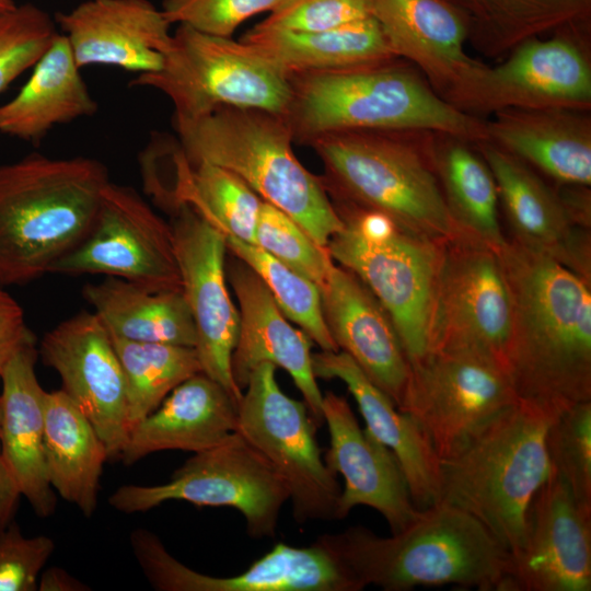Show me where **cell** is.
<instances>
[{"mask_svg":"<svg viewBox=\"0 0 591 591\" xmlns=\"http://www.w3.org/2000/svg\"><path fill=\"white\" fill-rule=\"evenodd\" d=\"M320 291L323 316L338 350L397 407L410 366L384 308L359 277L340 265L333 267Z\"/></svg>","mask_w":591,"mask_h":591,"instance_id":"24","label":"cell"},{"mask_svg":"<svg viewBox=\"0 0 591 591\" xmlns=\"http://www.w3.org/2000/svg\"><path fill=\"white\" fill-rule=\"evenodd\" d=\"M511 317L510 291L498 250L470 235L445 242L432 306L429 351L474 350L497 359L506 368Z\"/></svg>","mask_w":591,"mask_h":591,"instance_id":"15","label":"cell"},{"mask_svg":"<svg viewBox=\"0 0 591 591\" xmlns=\"http://www.w3.org/2000/svg\"><path fill=\"white\" fill-rule=\"evenodd\" d=\"M39 354L99 433L108 457H119L130 432L126 383L111 336L97 316L82 311L59 323L43 337Z\"/></svg>","mask_w":591,"mask_h":591,"instance_id":"18","label":"cell"},{"mask_svg":"<svg viewBox=\"0 0 591 591\" xmlns=\"http://www.w3.org/2000/svg\"><path fill=\"white\" fill-rule=\"evenodd\" d=\"M173 124L192 165L206 162L235 173L318 245L326 247L343 229L321 177L296 157L292 134L282 115L223 106L200 118Z\"/></svg>","mask_w":591,"mask_h":591,"instance_id":"7","label":"cell"},{"mask_svg":"<svg viewBox=\"0 0 591 591\" xmlns=\"http://www.w3.org/2000/svg\"><path fill=\"white\" fill-rule=\"evenodd\" d=\"M591 510L551 472L526 512L521 546L510 554L500 591H590Z\"/></svg>","mask_w":591,"mask_h":591,"instance_id":"19","label":"cell"},{"mask_svg":"<svg viewBox=\"0 0 591 591\" xmlns=\"http://www.w3.org/2000/svg\"><path fill=\"white\" fill-rule=\"evenodd\" d=\"M554 418L522 402L502 409L440 460V499L477 519L513 554L526 512L551 475L545 434Z\"/></svg>","mask_w":591,"mask_h":591,"instance_id":"6","label":"cell"},{"mask_svg":"<svg viewBox=\"0 0 591 591\" xmlns=\"http://www.w3.org/2000/svg\"><path fill=\"white\" fill-rule=\"evenodd\" d=\"M18 4L14 0H0V12H4L15 8Z\"/></svg>","mask_w":591,"mask_h":591,"instance_id":"49","label":"cell"},{"mask_svg":"<svg viewBox=\"0 0 591 591\" xmlns=\"http://www.w3.org/2000/svg\"><path fill=\"white\" fill-rule=\"evenodd\" d=\"M431 157L447 207L459 229L500 250L508 237L499 221L497 186L474 144L433 132Z\"/></svg>","mask_w":591,"mask_h":591,"instance_id":"35","label":"cell"},{"mask_svg":"<svg viewBox=\"0 0 591 591\" xmlns=\"http://www.w3.org/2000/svg\"><path fill=\"white\" fill-rule=\"evenodd\" d=\"M58 33L50 15L33 3L0 12V94L34 67Z\"/></svg>","mask_w":591,"mask_h":591,"instance_id":"41","label":"cell"},{"mask_svg":"<svg viewBox=\"0 0 591 591\" xmlns=\"http://www.w3.org/2000/svg\"><path fill=\"white\" fill-rule=\"evenodd\" d=\"M229 252L264 281L283 315L294 322L323 351H338L325 323L320 288L259 246L225 236Z\"/></svg>","mask_w":591,"mask_h":591,"instance_id":"38","label":"cell"},{"mask_svg":"<svg viewBox=\"0 0 591 591\" xmlns=\"http://www.w3.org/2000/svg\"><path fill=\"white\" fill-rule=\"evenodd\" d=\"M317 425L304 402L286 395L276 366L260 363L237 403L236 431L285 479L294 520L337 519L340 486L322 457Z\"/></svg>","mask_w":591,"mask_h":591,"instance_id":"11","label":"cell"},{"mask_svg":"<svg viewBox=\"0 0 591 591\" xmlns=\"http://www.w3.org/2000/svg\"><path fill=\"white\" fill-rule=\"evenodd\" d=\"M282 0H163L162 12L171 23L199 32L231 37L250 18L270 12Z\"/></svg>","mask_w":591,"mask_h":591,"instance_id":"42","label":"cell"},{"mask_svg":"<svg viewBox=\"0 0 591 591\" xmlns=\"http://www.w3.org/2000/svg\"><path fill=\"white\" fill-rule=\"evenodd\" d=\"M263 202L262 197L235 173L206 162L192 165L185 204L198 211L224 237L256 244Z\"/></svg>","mask_w":591,"mask_h":591,"instance_id":"37","label":"cell"},{"mask_svg":"<svg viewBox=\"0 0 591 591\" xmlns=\"http://www.w3.org/2000/svg\"><path fill=\"white\" fill-rule=\"evenodd\" d=\"M170 216L182 291L196 328L195 350L201 372L239 403L243 392L233 381L231 357L240 313L225 283V237L187 204Z\"/></svg>","mask_w":591,"mask_h":591,"instance_id":"16","label":"cell"},{"mask_svg":"<svg viewBox=\"0 0 591 591\" xmlns=\"http://www.w3.org/2000/svg\"><path fill=\"white\" fill-rule=\"evenodd\" d=\"M44 452L53 489L90 518L109 457L92 424L62 390L45 393Z\"/></svg>","mask_w":591,"mask_h":591,"instance_id":"32","label":"cell"},{"mask_svg":"<svg viewBox=\"0 0 591 591\" xmlns=\"http://www.w3.org/2000/svg\"><path fill=\"white\" fill-rule=\"evenodd\" d=\"M487 141L558 185H591V118L587 111L508 108L486 120Z\"/></svg>","mask_w":591,"mask_h":591,"instance_id":"27","label":"cell"},{"mask_svg":"<svg viewBox=\"0 0 591 591\" xmlns=\"http://www.w3.org/2000/svg\"><path fill=\"white\" fill-rule=\"evenodd\" d=\"M1 427H2V403L0 396V441H1Z\"/></svg>","mask_w":591,"mask_h":591,"instance_id":"50","label":"cell"},{"mask_svg":"<svg viewBox=\"0 0 591 591\" xmlns=\"http://www.w3.org/2000/svg\"><path fill=\"white\" fill-rule=\"evenodd\" d=\"M498 254L512 314L506 370L519 402L555 418L591 401V282L510 239Z\"/></svg>","mask_w":591,"mask_h":591,"instance_id":"1","label":"cell"},{"mask_svg":"<svg viewBox=\"0 0 591 591\" xmlns=\"http://www.w3.org/2000/svg\"><path fill=\"white\" fill-rule=\"evenodd\" d=\"M290 498L285 479L237 431L194 453L159 485H124L109 497L117 511H149L170 500L199 507H230L246 520L254 538L274 537L283 503Z\"/></svg>","mask_w":591,"mask_h":591,"instance_id":"10","label":"cell"},{"mask_svg":"<svg viewBox=\"0 0 591 591\" xmlns=\"http://www.w3.org/2000/svg\"><path fill=\"white\" fill-rule=\"evenodd\" d=\"M273 257L322 288L335 266L326 247L318 245L291 217L264 201L256 228V244Z\"/></svg>","mask_w":591,"mask_h":591,"instance_id":"40","label":"cell"},{"mask_svg":"<svg viewBox=\"0 0 591 591\" xmlns=\"http://www.w3.org/2000/svg\"><path fill=\"white\" fill-rule=\"evenodd\" d=\"M323 420L329 432L325 454L328 468L341 474L337 519H344L356 506L379 511L392 534L408 526L419 514L410 497L404 472L394 453L362 429L344 396L332 391L323 394Z\"/></svg>","mask_w":591,"mask_h":591,"instance_id":"21","label":"cell"},{"mask_svg":"<svg viewBox=\"0 0 591 591\" xmlns=\"http://www.w3.org/2000/svg\"><path fill=\"white\" fill-rule=\"evenodd\" d=\"M558 192L573 222L591 230V190L583 185H558Z\"/></svg>","mask_w":591,"mask_h":591,"instance_id":"46","label":"cell"},{"mask_svg":"<svg viewBox=\"0 0 591 591\" xmlns=\"http://www.w3.org/2000/svg\"><path fill=\"white\" fill-rule=\"evenodd\" d=\"M551 472L564 479L576 500L591 510V401L578 403L547 427Z\"/></svg>","mask_w":591,"mask_h":591,"instance_id":"39","label":"cell"},{"mask_svg":"<svg viewBox=\"0 0 591 591\" xmlns=\"http://www.w3.org/2000/svg\"><path fill=\"white\" fill-rule=\"evenodd\" d=\"M515 402L508 372L497 359L467 349H436L410 364L397 408L418 424L442 460Z\"/></svg>","mask_w":591,"mask_h":591,"instance_id":"13","label":"cell"},{"mask_svg":"<svg viewBox=\"0 0 591 591\" xmlns=\"http://www.w3.org/2000/svg\"><path fill=\"white\" fill-rule=\"evenodd\" d=\"M463 18L467 43L487 57L547 33L586 26L591 0H445Z\"/></svg>","mask_w":591,"mask_h":591,"instance_id":"34","label":"cell"},{"mask_svg":"<svg viewBox=\"0 0 591 591\" xmlns=\"http://www.w3.org/2000/svg\"><path fill=\"white\" fill-rule=\"evenodd\" d=\"M35 344L21 348L4 367L0 456L16 480L22 497L39 518L50 517L57 506L46 470L44 452V398L35 362Z\"/></svg>","mask_w":591,"mask_h":591,"instance_id":"28","label":"cell"},{"mask_svg":"<svg viewBox=\"0 0 591 591\" xmlns=\"http://www.w3.org/2000/svg\"><path fill=\"white\" fill-rule=\"evenodd\" d=\"M129 85L166 95L173 120H194L223 106L283 115L291 96L289 76L248 44L184 24L172 34L161 68Z\"/></svg>","mask_w":591,"mask_h":591,"instance_id":"9","label":"cell"},{"mask_svg":"<svg viewBox=\"0 0 591 591\" xmlns=\"http://www.w3.org/2000/svg\"><path fill=\"white\" fill-rule=\"evenodd\" d=\"M428 131H343L310 146L323 164L333 204L385 215L398 227L448 242L463 233L447 207L431 157Z\"/></svg>","mask_w":591,"mask_h":591,"instance_id":"5","label":"cell"},{"mask_svg":"<svg viewBox=\"0 0 591 591\" xmlns=\"http://www.w3.org/2000/svg\"><path fill=\"white\" fill-rule=\"evenodd\" d=\"M82 294L112 337L196 346L195 324L182 290L151 291L108 276L85 285Z\"/></svg>","mask_w":591,"mask_h":591,"instance_id":"33","label":"cell"},{"mask_svg":"<svg viewBox=\"0 0 591 591\" xmlns=\"http://www.w3.org/2000/svg\"><path fill=\"white\" fill-rule=\"evenodd\" d=\"M132 553L143 575L159 591H360L362 586L317 537L310 546L285 543L243 572L212 577L173 557L161 540L146 529L130 534Z\"/></svg>","mask_w":591,"mask_h":591,"instance_id":"17","label":"cell"},{"mask_svg":"<svg viewBox=\"0 0 591 591\" xmlns=\"http://www.w3.org/2000/svg\"><path fill=\"white\" fill-rule=\"evenodd\" d=\"M318 537L363 589L456 584L500 591L510 568V553L491 533L445 501L420 509L408 526L389 537L362 525Z\"/></svg>","mask_w":591,"mask_h":591,"instance_id":"3","label":"cell"},{"mask_svg":"<svg viewBox=\"0 0 591 591\" xmlns=\"http://www.w3.org/2000/svg\"><path fill=\"white\" fill-rule=\"evenodd\" d=\"M230 260L225 273L240 313L239 335L231 357L234 383L243 392L251 373L264 362L283 369L321 427L323 394L312 368V340L287 321L262 278L248 265L237 257Z\"/></svg>","mask_w":591,"mask_h":591,"instance_id":"22","label":"cell"},{"mask_svg":"<svg viewBox=\"0 0 591 591\" xmlns=\"http://www.w3.org/2000/svg\"><path fill=\"white\" fill-rule=\"evenodd\" d=\"M55 543L47 535L26 537L13 521L0 534V591H35Z\"/></svg>","mask_w":591,"mask_h":591,"instance_id":"44","label":"cell"},{"mask_svg":"<svg viewBox=\"0 0 591 591\" xmlns=\"http://www.w3.org/2000/svg\"><path fill=\"white\" fill-rule=\"evenodd\" d=\"M315 378L338 379L358 404L367 430L396 456L410 497L419 509L440 499V460L426 433L407 414L373 384L345 352L312 354Z\"/></svg>","mask_w":591,"mask_h":591,"instance_id":"26","label":"cell"},{"mask_svg":"<svg viewBox=\"0 0 591 591\" xmlns=\"http://www.w3.org/2000/svg\"><path fill=\"white\" fill-rule=\"evenodd\" d=\"M236 422L237 402L199 372L177 385L131 429L119 457L132 465L160 451L200 452L236 431Z\"/></svg>","mask_w":591,"mask_h":591,"instance_id":"29","label":"cell"},{"mask_svg":"<svg viewBox=\"0 0 591 591\" xmlns=\"http://www.w3.org/2000/svg\"><path fill=\"white\" fill-rule=\"evenodd\" d=\"M80 69L108 66L159 70L170 49L171 23L149 0H86L56 15Z\"/></svg>","mask_w":591,"mask_h":591,"instance_id":"23","label":"cell"},{"mask_svg":"<svg viewBox=\"0 0 591 591\" xmlns=\"http://www.w3.org/2000/svg\"><path fill=\"white\" fill-rule=\"evenodd\" d=\"M392 54L415 65L444 100L479 62L465 51L467 30L445 0H370Z\"/></svg>","mask_w":591,"mask_h":591,"instance_id":"25","label":"cell"},{"mask_svg":"<svg viewBox=\"0 0 591 591\" xmlns=\"http://www.w3.org/2000/svg\"><path fill=\"white\" fill-rule=\"evenodd\" d=\"M35 344L21 305L0 288V375L10 359L24 346Z\"/></svg>","mask_w":591,"mask_h":591,"instance_id":"45","label":"cell"},{"mask_svg":"<svg viewBox=\"0 0 591 591\" xmlns=\"http://www.w3.org/2000/svg\"><path fill=\"white\" fill-rule=\"evenodd\" d=\"M370 15V0H282L256 25L289 32H318Z\"/></svg>","mask_w":591,"mask_h":591,"instance_id":"43","label":"cell"},{"mask_svg":"<svg viewBox=\"0 0 591 591\" xmlns=\"http://www.w3.org/2000/svg\"><path fill=\"white\" fill-rule=\"evenodd\" d=\"M20 91L0 105V134L39 141L55 126L97 111L66 36L58 33Z\"/></svg>","mask_w":591,"mask_h":591,"instance_id":"30","label":"cell"},{"mask_svg":"<svg viewBox=\"0 0 591 591\" xmlns=\"http://www.w3.org/2000/svg\"><path fill=\"white\" fill-rule=\"evenodd\" d=\"M21 497L16 480L0 456V534L14 521Z\"/></svg>","mask_w":591,"mask_h":591,"instance_id":"47","label":"cell"},{"mask_svg":"<svg viewBox=\"0 0 591 591\" xmlns=\"http://www.w3.org/2000/svg\"><path fill=\"white\" fill-rule=\"evenodd\" d=\"M394 58L352 68L293 73L282 115L294 142L343 131H428L487 141L486 119L443 100L425 78Z\"/></svg>","mask_w":591,"mask_h":591,"instance_id":"2","label":"cell"},{"mask_svg":"<svg viewBox=\"0 0 591 591\" xmlns=\"http://www.w3.org/2000/svg\"><path fill=\"white\" fill-rule=\"evenodd\" d=\"M333 206L343 229L327 243L331 257L370 289L391 317L409 366L417 362L429 351L445 242L407 231L378 211Z\"/></svg>","mask_w":591,"mask_h":591,"instance_id":"8","label":"cell"},{"mask_svg":"<svg viewBox=\"0 0 591 591\" xmlns=\"http://www.w3.org/2000/svg\"><path fill=\"white\" fill-rule=\"evenodd\" d=\"M241 40L288 76L346 69L396 58L372 15L318 32H289L255 25Z\"/></svg>","mask_w":591,"mask_h":591,"instance_id":"31","label":"cell"},{"mask_svg":"<svg viewBox=\"0 0 591 591\" xmlns=\"http://www.w3.org/2000/svg\"><path fill=\"white\" fill-rule=\"evenodd\" d=\"M473 144L495 178L510 240L591 282V232L573 222L558 188L498 146L489 141Z\"/></svg>","mask_w":591,"mask_h":591,"instance_id":"20","label":"cell"},{"mask_svg":"<svg viewBox=\"0 0 591 591\" xmlns=\"http://www.w3.org/2000/svg\"><path fill=\"white\" fill-rule=\"evenodd\" d=\"M39 591H88L91 588L59 567L42 571L38 579Z\"/></svg>","mask_w":591,"mask_h":591,"instance_id":"48","label":"cell"},{"mask_svg":"<svg viewBox=\"0 0 591 591\" xmlns=\"http://www.w3.org/2000/svg\"><path fill=\"white\" fill-rule=\"evenodd\" d=\"M109 177L92 158L39 153L0 164V288L50 271L88 234Z\"/></svg>","mask_w":591,"mask_h":591,"instance_id":"4","label":"cell"},{"mask_svg":"<svg viewBox=\"0 0 591 591\" xmlns=\"http://www.w3.org/2000/svg\"><path fill=\"white\" fill-rule=\"evenodd\" d=\"M49 273L103 274L151 291L182 290L170 223L131 187L111 181L90 231Z\"/></svg>","mask_w":591,"mask_h":591,"instance_id":"14","label":"cell"},{"mask_svg":"<svg viewBox=\"0 0 591 591\" xmlns=\"http://www.w3.org/2000/svg\"><path fill=\"white\" fill-rule=\"evenodd\" d=\"M586 28L528 39L495 67L479 61L444 100L480 118L508 108L590 111L591 61L581 34Z\"/></svg>","mask_w":591,"mask_h":591,"instance_id":"12","label":"cell"},{"mask_svg":"<svg viewBox=\"0 0 591 591\" xmlns=\"http://www.w3.org/2000/svg\"><path fill=\"white\" fill-rule=\"evenodd\" d=\"M111 339L125 376L130 431L177 385L201 372L193 347Z\"/></svg>","mask_w":591,"mask_h":591,"instance_id":"36","label":"cell"}]
</instances>
